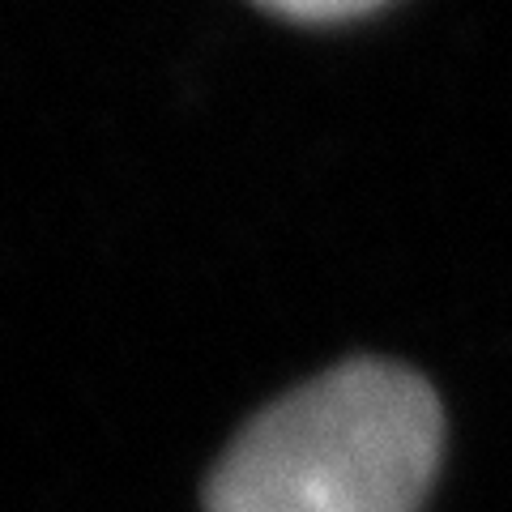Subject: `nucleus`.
Here are the masks:
<instances>
[{
    "label": "nucleus",
    "mask_w": 512,
    "mask_h": 512,
    "mask_svg": "<svg viewBox=\"0 0 512 512\" xmlns=\"http://www.w3.org/2000/svg\"><path fill=\"white\" fill-rule=\"evenodd\" d=\"M440 453L436 389L359 355L252 414L205 478V512H419Z\"/></svg>",
    "instance_id": "1"
},
{
    "label": "nucleus",
    "mask_w": 512,
    "mask_h": 512,
    "mask_svg": "<svg viewBox=\"0 0 512 512\" xmlns=\"http://www.w3.org/2000/svg\"><path fill=\"white\" fill-rule=\"evenodd\" d=\"M265 13L286 22H308V26H333V22H355L380 9V0H265Z\"/></svg>",
    "instance_id": "2"
}]
</instances>
